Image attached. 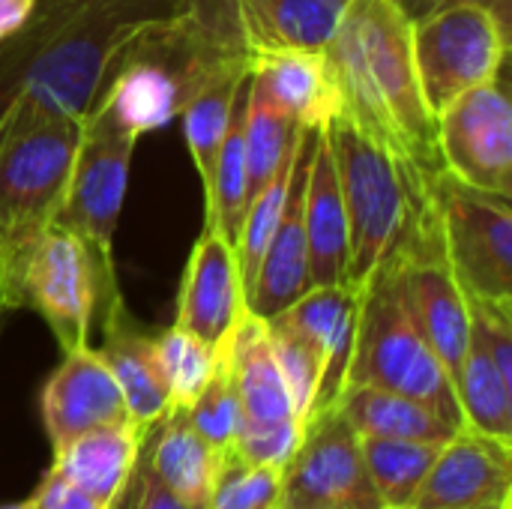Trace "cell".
I'll list each match as a JSON object with an SVG mask.
<instances>
[{
  "mask_svg": "<svg viewBox=\"0 0 512 509\" xmlns=\"http://www.w3.org/2000/svg\"><path fill=\"white\" fill-rule=\"evenodd\" d=\"M240 42L252 57L267 51H327L351 0H231Z\"/></svg>",
  "mask_w": 512,
  "mask_h": 509,
  "instance_id": "22",
  "label": "cell"
},
{
  "mask_svg": "<svg viewBox=\"0 0 512 509\" xmlns=\"http://www.w3.org/2000/svg\"><path fill=\"white\" fill-rule=\"evenodd\" d=\"M138 135L102 99L81 120L72 174L57 222L75 231L96 264L114 267V231L129 186V165Z\"/></svg>",
  "mask_w": 512,
  "mask_h": 509,
  "instance_id": "8",
  "label": "cell"
},
{
  "mask_svg": "<svg viewBox=\"0 0 512 509\" xmlns=\"http://www.w3.org/2000/svg\"><path fill=\"white\" fill-rule=\"evenodd\" d=\"M114 288H120L114 267L96 264L93 252L75 231L51 222L18 267L9 309H36L66 354L87 345L96 300Z\"/></svg>",
  "mask_w": 512,
  "mask_h": 509,
  "instance_id": "7",
  "label": "cell"
},
{
  "mask_svg": "<svg viewBox=\"0 0 512 509\" xmlns=\"http://www.w3.org/2000/svg\"><path fill=\"white\" fill-rule=\"evenodd\" d=\"M183 0H33L27 18L0 39V111L27 99L84 120L120 48Z\"/></svg>",
  "mask_w": 512,
  "mask_h": 509,
  "instance_id": "1",
  "label": "cell"
},
{
  "mask_svg": "<svg viewBox=\"0 0 512 509\" xmlns=\"http://www.w3.org/2000/svg\"><path fill=\"white\" fill-rule=\"evenodd\" d=\"M156 354L171 396V408H189L210 381L222 351H213L183 327L171 324L156 333Z\"/></svg>",
  "mask_w": 512,
  "mask_h": 509,
  "instance_id": "32",
  "label": "cell"
},
{
  "mask_svg": "<svg viewBox=\"0 0 512 509\" xmlns=\"http://www.w3.org/2000/svg\"><path fill=\"white\" fill-rule=\"evenodd\" d=\"M0 509H24V504H3Z\"/></svg>",
  "mask_w": 512,
  "mask_h": 509,
  "instance_id": "43",
  "label": "cell"
},
{
  "mask_svg": "<svg viewBox=\"0 0 512 509\" xmlns=\"http://www.w3.org/2000/svg\"><path fill=\"white\" fill-rule=\"evenodd\" d=\"M297 123L252 81L249 75V99H246V195L249 201L273 180V174L288 159ZM249 207V204H246Z\"/></svg>",
  "mask_w": 512,
  "mask_h": 509,
  "instance_id": "30",
  "label": "cell"
},
{
  "mask_svg": "<svg viewBox=\"0 0 512 509\" xmlns=\"http://www.w3.org/2000/svg\"><path fill=\"white\" fill-rule=\"evenodd\" d=\"M474 509H512V498L501 501V504H489V507H474Z\"/></svg>",
  "mask_w": 512,
  "mask_h": 509,
  "instance_id": "41",
  "label": "cell"
},
{
  "mask_svg": "<svg viewBox=\"0 0 512 509\" xmlns=\"http://www.w3.org/2000/svg\"><path fill=\"white\" fill-rule=\"evenodd\" d=\"M207 509H282V468L225 456Z\"/></svg>",
  "mask_w": 512,
  "mask_h": 509,
  "instance_id": "35",
  "label": "cell"
},
{
  "mask_svg": "<svg viewBox=\"0 0 512 509\" xmlns=\"http://www.w3.org/2000/svg\"><path fill=\"white\" fill-rule=\"evenodd\" d=\"M438 153L441 165L462 183L512 195V102L504 84V72L486 81L438 117Z\"/></svg>",
  "mask_w": 512,
  "mask_h": 509,
  "instance_id": "13",
  "label": "cell"
},
{
  "mask_svg": "<svg viewBox=\"0 0 512 509\" xmlns=\"http://www.w3.org/2000/svg\"><path fill=\"white\" fill-rule=\"evenodd\" d=\"M312 504L384 509L363 462L360 435L339 405L303 426L297 450L282 465V509Z\"/></svg>",
  "mask_w": 512,
  "mask_h": 509,
  "instance_id": "14",
  "label": "cell"
},
{
  "mask_svg": "<svg viewBox=\"0 0 512 509\" xmlns=\"http://www.w3.org/2000/svg\"><path fill=\"white\" fill-rule=\"evenodd\" d=\"M444 246L468 297L512 303V207L507 195L474 189L447 168L429 174Z\"/></svg>",
  "mask_w": 512,
  "mask_h": 509,
  "instance_id": "11",
  "label": "cell"
},
{
  "mask_svg": "<svg viewBox=\"0 0 512 509\" xmlns=\"http://www.w3.org/2000/svg\"><path fill=\"white\" fill-rule=\"evenodd\" d=\"M267 333H270V345H273L279 372L291 393L294 411H297L300 423L306 426L315 396H318V387H321V378H324V357L312 345V339H306L300 330H294L282 318H270Z\"/></svg>",
  "mask_w": 512,
  "mask_h": 509,
  "instance_id": "33",
  "label": "cell"
},
{
  "mask_svg": "<svg viewBox=\"0 0 512 509\" xmlns=\"http://www.w3.org/2000/svg\"><path fill=\"white\" fill-rule=\"evenodd\" d=\"M81 120L51 114L27 99L0 111V267L3 300L36 237L57 222Z\"/></svg>",
  "mask_w": 512,
  "mask_h": 509,
  "instance_id": "4",
  "label": "cell"
},
{
  "mask_svg": "<svg viewBox=\"0 0 512 509\" xmlns=\"http://www.w3.org/2000/svg\"><path fill=\"white\" fill-rule=\"evenodd\" d=\"M249 63L231 0L183 6L135 33L111 60L96 99L141 138L171 123L189 99L225 69Z\"/></svg>",
  "mask_w": 512,
  "mask_h": 509,
  "instance_id": "3",
  "label": "cell"
},
{
  "mask_svg": "<svg viewBox=\"0 0 512 509\" xmlns=\"http://www.w3.org/2000/svg\"><path fill=\"white\" fill-rule=\"evenodd\" d=\"M225 354L240 405L234 456L249 465L282 468L303 438V423L279 372L267 321L246 312L231 333Z\"/></svg>",
  "mask_w": 512,
  "mask_h": 509,
  "instance_id": "12",
  "label": "cell"
},
{
  "mask_svg": "<svg viewBox=\"0 0 512 509\" xmlns=\"http://www.w3.org/2000/svg\"><path fill=\"white\" fill-rule=\"evenodd\" d=\"M3 318H6V312H0V327H3Z\"/></svg>",
  "mask_w": 512,
  "mask_h": 509,
  "instance_id": "44",
  "label": "cell"
},
{
  "mask_svg": "<svg viewBox=\"0 0 512 509\" xmlns=\"http://www.w3.org/2000/svg\"><path fill=\"white\" fill-rule=\"evenodd\" d=\"M315 132L318 129H303V144H300V156H297V168L291 177L282 219L273 231V240L258 264L252 291L246 297V309L261 321L276 318L312 288L306 222H303V186H306V165H309V153L315 144Z\"/></svg>",
  "mask_w": 512,
  "mask_h": 509,
  "instance_id": "19",
  "label": "cell"
},
{
  "mask_svg": "<svg viewBox=\"0 0 512 509\" xmlns=\"http://www.w3.org/2000/svg\"><path fill=\"white\" fill-rule=\"evenodd\" d=\"M351 240V282L360 285L405 237L429 174L369 138L342 111L324 126Z\"/></svg>",
  "mask_w": 512,
  "mask_h": 509,
  "instance_id": "5",
  "label": "cell"
},
{
  "mask_svg": "<svg viewBox=\"0 0 512 509\" xmlns=\"http://www.w3.org/2000/svg\"><path fill=\"white\" fill-rule=\"evenodd\" d=\"M327 60L339 87V111L351 123L423 174L444 168L438 123L414 66L411 21L393 0H351L327 45Z\"/></svg>",
  "mask_w": 512,
  "mask_h": 509,
  "instance_id": "2",
  "label": "cell"
},
{
  "mask_svg": "<svg viewBox=\"0 0 512 509\" xmlns=\"http://www.w3.org/2000/svg\"><path fill=\"white\" fill-rule=\"evenodd\" d=\"M441 447L444 444H426V441L360 438L369 480L384 509H411Z\"/></svg>",
  "mask_w": 512,
  "mask_h": 509,
  "instance_id": "29",
  "label": "cell"
},
{
  "mask_svg": "<svg viewBox=\"0 0 512 509\" xmlns=\"http://www.w3.org/2000/svg\"><path fill=\"white\" fill-rule=\"evenodd\" d=\"M147 432L135 423L84 432L54 450L51 468L99 507L120 509L141 459Z\"/></svg>",
  "mask_w": 512,
  "mask_h": 509,
  "instance_id": "23",
  "label": "cell"
},
{
  "mask_svg": "<svg viewBox=\"0 0 512 509\" xmlns=\"http://www.w3.org/2000/svg\"><path fill=\"white\" fill-rule=\"evenodd\" d=\"M390 255L396 258L408 309L456 387L471 342V309L468 294L453 273L429 183L405 237Z\"/></svg>",
  "mask_w": 512,
  "mask_h": 509,
  "instance_id": "10",
  "label": "cell"
},
{
  "mask_svg": "<svg viewBox=\"0 0 512 509\" xmlns=\"http://www.w3.org/2000/svg\"><path fill=\"white\" fill-rule=\"evenodd\" d=\"M33 9V0H0V39H6Z\"/></svg>",
  "mask_w": 512,
  "mask_h": 509,
  "instance_id": "39",
  "label": "cell"
},
{
  "mask_svg": "<svg viewBox=\"0 0 512 509\" xmlns=\"http://www.w3.org/2000/svg\"><path fill=\"white\" fill-rule=\"evenodd\" d=\"M351 384L405 393L435 408L453 426H465L453 378L429 348L408 309L393 255H387L360 282L357 339L345 387Z\"/></svg>",
  "mask_w": 512,
  "mask_h": 509,
  "instance_id": "6",
  "label": "cell"
},
{
  "mask_svg": "<svg viewBox=\"0 0 512 509\" xmlns=\"http://www.w3.org/2000/svg\"><path fill=\"white\" fill-rule=\"evenodd\" d=\"M249 75H252V66H249V63L234 66V69H225V72L216 75L210 84H204V87L189 99V105L180 111L183 129H186L189 156H192V162H195V168H198V177H201V189L210 186L219 144H222L228 126H231L237 99H240V93H243Z\"/></svg>",
  "mask_w": 512,
  "mask_h": 509,
  "instance_id": "27",
  "label": "cell"
},
{
  "mask_svg": "<svg viewBox=\"0 0 512 509\" xmlns=\"http://www.w3.org/2000/svg\"><path fill=\"white\" fill-rule=\"evenodd\" d=\"M456 396L468 429L512 444V381L501 375L495 360L474 336L456 381Z\"/></svg>",
  "mask_w": 512,
  "mask_h": 509,
  "instance_id": "28",
  "label": "cell"
},
{
  "mask_svg": "<svg viewBox=\"0 0 512 509\" xmlns=\"http://www.w3.org/2000/svg\"><path fill=\"white\" fill-rule=\"evenodd\" d=\"M339 411L360 438H399V441H426L447 444L462 426H453L426 402H417L405 393L384 387L351 384L339 396Z\"/></svg>",
  "mask_w": 512,
  "mask_h": 509,
  "instance_id": "26",
  "label": "cell"
},
{
  "mask_svg": "<svg viewBox=\"0 0 512 509\" xmlns=\"http://www.w3.org/2000/svg\"><path fill=\"white\" fill-rule=\"evenodd\" d=\"M300 144H303V129H297L294 147L288 153V159L282 162V168L273 174V180L249 201L237 240H234V255H237V267H240V282H243V294L249 297L258 264L273 240V231L282 219L285 201H288V189H291V177L297 168V156H300Z\"/></svg>",
  "mask_w": 512,
  "mask_h": 509,
  "instance_id": "31",
  "label": "cell"
},
{
  "mask_svg": "<svg viewBox=\"0 0 512 509\" xmlns=\"http://www.w3.org/2000/svg\"><path fill=\"white\" fill-rule=\"evenodd\" d=\"M396 6H399V12L414 24V21H420V18H426V15H432V12H438V9H447V6H459V3H477V6H486V9H492L504 24H510V9H512V0H393Z\"/></svg>",
  "mask_w": 512,
  "mask_h": 509,
  "instance_id": "38",
  "label": "cell"
},
{
  "mask_svg": "<svg viewBox=\"0 0 512 509\" xmlns=\"http://www.w3.org/2000/svg\"><path fill=\"white\" fill-rule=\"evenodd\" d=\"M357 312H360V285L342 282V285L309 288L300 300H294L285 312L276 315L294 330H300L306 339H312V345L324 357V378L309 420L339 405V396L348 384V366L357 339Z\"/></svg>",
  "mask_w": 512,
  "mask_h": 509,
  "instance_id": "20",
  "label": "cell"
},
{
  "mask_svg": "<svg viewBox=\"0 0 512 509\" xmlns=\"http://www.w3.org/2000/svg\"><path fill=\"white\" fill-rule=\"evenodd\" d=\"M303 222H306V246H309V282L342 285L351 282V240H348V216L345 201L330 153L327 132H315V144L306 165L303 186Z\"/></svg>",
  "mask_w": 512,
  "mask_h": 509,
  "instance_id": "21",
  "label": "cell"
},
{
  "mask_svg": "<svg viewBox=\"0 0 512 509\" xmlns=\"http://www.w3.org/2000/svg\"><path fill=\"white\" fill-rule=\"evenodd\" d=\"M39 405L54 450L84 432L132 423L108 363L90 345L63 354V363L42 387Z\"/></svg>",
  "mask_w": 512,
  "mask_h": 509,
  "instance_id": "16",
  "label": "cell"
},
{
  "mask_svg": "<svg viewBox=\"0 0 512 509\" xmlns=\"http://www.w3.org/2000/svg\"><path fill=\"white\" fill-rule=\"evenodd\" d=\"M249 66L252 81L300 129H324L339 114V87L327 51H267Z\"/></svg>",
  "mask_w": 512,
  "mask_h": 509,
  "instance_id": "24",
  "label": "cell"
},
{
  "mask_svg": "<svg viewBox=\"0 0 512 509\" xmlns=\"http://www.w3.org/2000/svg\"><path fill=\"white\" fill-rule=\"evenodd\" d=\"M246 312L234 243L222 231L204 225L183 270L174 324L213 351H222Z\"/></svg>",
  "mask_w": 512,
  "mask_h": 509,
  "instance_id": "15",
  "label": "cell"
},
{
  "mask_svg": "<svg viewBox=\"0 0 512 509\" xmlns=\"http://www.w3.org/2000/svg\"><path fill=\"white\" fill-rule=\"evenodd\" d=\"M0 312H9V306L3 300V267H0Z\"/></svg>",
  "mask_w": 512,
  "mask_h": 509,
  "instance_id": "42",
  "label": "cell"
},
{
  "mask_svg": "<svg viewBox=\"0 0 512 509\" xmlns=\"http://www.w3.org/2000/svg\"><path fill=\"white\" fill-rule=\"evenodd\" d=\"M219 456L189 423L186 408H168L165 417L147 432L141 447V465L189 507L207 509Z\"/></svg>",
  "mask_w": 512,
  "mask_h": 509,
  "instance_id": "25",
  "label": "cell"
},
{
  "mask_svg": "<svg viewBox=\"0 0 512 509\" xmlns=\"http://www.w3.org/2000/svg\"><path fill=\"white\" fill-rule=\"evenodd\" d=\"M24 509H105L87 498L78 486H72L63 474L48 468L39 489L24 501Z\"/></svg>",
  "mask_w": 512,
  "mask_h": 509,
  "instance_id": "36",
  "label": "cell"
},
{
  "mask_svg": "<svg viewBox=\"0 0 512 509\" xmlns=\"http://www.w3.org/2000/svg\"><path fill=\"white\" fill-rule=\"evenodd\" d=\"M297 509H351L345 504H312V507H297Z\"/></svg>",
  "mask_w": 512,
  "mask_h": 509,
  "instance_id": "40",
  "label": "cell"
},
{
  "mask_svg": "<svg viewBox=\"0 0 512 509\" xmlns=\"http://www.w3.org/2000/svg\"><path fill=\"white\" fill-rule=\"evenodd\" d=\"M120 509H195L189 507L183 498H177L171 489H165L138 459V468L132 474V483L126 489V498Z\"/></svg>",
  "mask_w": 512,
  "mask_h": 509,
  "instance_id": "37",
  "label": "cell"
},
{
  "mask_svg": "<svg viewBox=\"0 0 512 509\" xmlns=\"http://www.w3.org/2000/svg\"><path fill=\"white\" fill-rule=\"evenodd\" d=\"M411 45L423 99L438 117L462 93L504 72L510 24L486 6L459 3L414 21Z\"/></svg>",
  "mask_w": 512,
  "mask_h": 509,
  "instance_id": "9",
  "label": "cell"
},
{
  "mask_svg": "<svg viewBox=\"0 0 512 509\" xmlns=\"http://www.w3.org/2000/svg\"><path fill=\"white\" fill-rule=\"evenodd\" d=\"M512 498V444L462 426L432 462L411 509H474Z\"/></svg>",
  "mask_w": 512,
  "mask_h": 509,
  "instance_id": "17",
  "label": "cell"
},
{
  "mask_svg": "<svg viewBox=\"0 0 512 509\" xmlns=\"http://www.w3.org/2000/svg\"><path fill=\"white\" fill-rule=\"evenodd\" d=\"M186 417H189L192 429L219 456H231L234 453V441H237V429H240V405H237L234 378H231V366H228L225 348L219 354V363H216L210 381L195 396V402L186 408Z\"/></svg>",
  "mask_w": 512,
  "mask_h": 509,
  "instance_id": "34",
  "label": "cell"
},
{
  "mask_svg": "<svg viewBox=\"0 0 512 509\" xmlns=\"http://www.w3.org/2000/svg\"><path fill=\"white\" fill-rule=\"evenodd\" d=\"M96 312H102V360L108 363L132 423L141 432H150L165 411L171 408V396L162 378L159 354H156V333L135 321L126 309L123 294H111Z\"/></svg>",
  "mask_w": 512,
  "mask_h": 509,
  "instance_id": "18",
  "label": "cell"
}]
</instances>
